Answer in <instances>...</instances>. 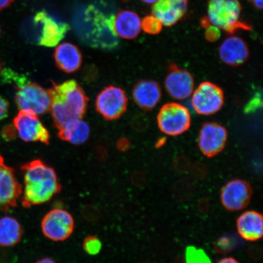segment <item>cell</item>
Returning <instances> with one entry per match:
<instances>
[{"label": "cell", "instance_id": "1", "mask_svg": "<svg viewBox=\"0 0 263 263\" xmlns=\"http://www.w3.org/2000/svg\"><path fill=\"white\" fill-rule=\"evenodd\" d=\"M24 189L22 205L25 208L47 203L61 192L62 185L55 170L42 160L36 159L21 167Z\"/></svg>", "mask_w": 263, "mask_h": 263}, {"label": "cell", "instance_id": "2", "mask_svg": "<svg viewBox=\"0 0 263 263\" xmlns=\"http://www.w3.org/2000/svg\"><path fill=\"white\" fill-rule=\"evenodd\" d=\"M48 91L51 98V114L58 129L68 121L82 119L86 113L88 98L77 81L53 83Z\"/></svg>", "mask_w": 263, "mask_h": 263}, {"label": "cell", "instance_id": "3", "mask_svg": "<svg viewBox=\"0 0 263 263\" xmlns=\"http://www.w3.org/2000/svg\"><path fill=\"white\" fill-rule=\"evenodd\" d=\"M85 20L89 25L81 34V38L91 47L106 50L116 48L119 37L114 30L115 15H107L90 6L85 11Z\"/></svg>", "mask_w": 263, "mask_h": 263}, {"label": "cell", "instance_id": "4", "mask_svg": "<svg viewBox=\"0 0 263 263\" xmlns=\"http://www.w3.org/2000/svg\"><path fill=\"white\" fill-rule=\"evenodd\" d=\"M241 5L238 0H210L208 18L210 24L229 34L251 28L239 21Z\"/></svg>", "mask_w": 263, "mask_h": 263}, {"label": "cell", "instance_id": "5", "mask_svg": "<svg viewBox=\"0 0 263 263\" xmlns=\"http://www.w3.org/2000/svg\"><path fill=\"white\" fill-rule=\"evenodd\" d=\"M15 82L17 85L15 100L20 110L37 115L50 110L51 98L48 91L21 76Z\"/></svg>", "mask_w": 263, "mask_h": 263}, {"label": "cell", "instance_id": "6", "mask_svg": "<svg viewBox=\"0 0 263 263\" xmlns=\"http://www.w3.org/2000/svg\"><path fill=\"white\" fill-rule=\"evenodd\" d=\"M159 129L170 136H177L188 130L191 116L187 108L178 103L164 104L157 115Z\"/></svg>", "mask_w": 263, "mask_h": 263}, {"label": "cell", "instance_id": "7", "mask_svg": "<svg viewBox=\"0 0 263 263\" xmlns=\"http://www.w3.org/2000/svg\"><path fill=\"white\" fill-rule=\"evenodd\" d=\"M74 219L70 213L61 209L48 212L41 222V230L46 238L55 242L64 241L74 229Z\"/></svg>", "mask_w": 263, "mask_h": 263}, {"label": "cell", "instance_id": "8", "mask_svg": "<svg viewBox=\"0 0 263 263\" xmlns=\"http://www.w3.org/2000/svg\"><path fill=\"white\" fill-rule=\"evenodd\" d=\"M128 99L121 88L110 85L98 94L95 107L99 114L107 120L118 119L127 110Z\"/></svg>", "mask_w": 263, "mask_h": 263}, {"label": "cell", "instance_id": "9", "mask_svg": "<svg viewBox=\"0 0 263 263\" xmlns=\"http://www.w3.org/2000/svg\"><path fill=\"white\" fill-rule=\"evenodd\" d=\"M192 95L194 109L202 115H211L218 112L224 103L221 88L210 82H202L193 91Z\"/></svg>", "mask_w": 263, "mask_h": 263}, {"label": "cell", "instance_id": "10", "mask_svg": "<svg viewBox=\"0 0 263 263\" xmlns=\"http://www.w3.org/2000/svg\"><path fill=\"white\" fill-rule=\"evenodd\" d=\"M14 127L22 140L26 142H41L48 145L50 136L37 115L20 110L13 120Z\"/></svg>", "mask_w": 263, "mask_h": 263}, {"label": "cell", "instance_id": "11", "mask_svg": "<svg viewBox=\"0 0 263 263\" xmlns=\"http://www.w3.org/2000/svg\"><path fill=\"white\" fill-rule=\"evenodd\" d=\"M22 190L15 171L6 165L3 157L0 156V213L8 212L17 205Z\"/></svg>", "mask_w": 263, "mask_h": 263}, {"label": "cell", "instance_id": "12", "mask_svg": "<svg viewBox=\"0 0 263 263\" xmlns=\"http://www.w3.org/2000/svg\"><path fill=\"white\" fill-rule=\"evenodd\" d=\"M33 21L41 27L37 44L44 47H55L70 30V25L67 23L57 22L44 10L36 13Z\"/></svg>", "mask_w": 263, "mask_h": 263}, {"label": "cell", "instance_id": "13", "mask_svg": "<svg viewBox=\"0 0 263 263\" xmlns=\"http://www.w3.org/2000/svg\"><path fill=\"white\" fill-rule=\"evenodd\" d=\"M252 196V187L248 182L241 179H234L223 187L221 201L228 211H239L249 205Z\"/></svg>", "mask_w": 263, "mask_h": 263}, {"label": "cell", "instance_id": "14", "mask_svg": "<svg viewBox=\"0 0 263 263\" xmlns=\"http://www.w3.org/2000/svg\"><path fill=\"white\" fill-rule=\"evenodd\" d=\"M228 138V131L221 125L206 123L200 130L199 149L207 157L216 156L224 149Z\"/></svg>", "mask_w": 263, "mask_h": 263}, {"label": "cell", "instance_id": "15", "mask_svg": "<svg viewBox=\"0 0 263 263\" xmlns=\"http://www.w3.org/2000/svg\"><path fill=\"white\" fill-rule=\"evenodd\" d=\"M164 86L171 97L176 100H183L192 96L195 82L190 72L173 65L166 78Z\"/></svg>", "mask_w": 263, "mask_h": 263}, {"label": "cell", "instance_id": "16", "mask_svg": "<svg viewBox=\"0 0 263 263\" xmlns=\"http://www.w3.org/2000/svg\"><path fill=\"white\" fill-rule=\"evenodd\" d=\"M188 2L189 0H159L153 6V15L163 26H173L185 15Z\"/></svg>", "mask_w": 263, "mask_h": 263}, {"label": "cell", "instance_id": "17", "mask_svg": "<svg viewBox=\"0 0 263 263\" xmlns=\"http://www.w3.org/2000/svg\"><path fill=\"white\" fill-rule=\"evenodd\" d=\"M54 58L59 70L68 74L75 73L81 68L82 63L80 49L69 42L62 43L55 48Z\"/></svg>", "mask_w": 263, "mask_h": 263}, {"label": "cell", "instance_id": "18", "mask_svg": "<svg viewBox=\"0 0 263 263\" xmlns=\"http://www.w3.org/2000/svg\"><path fill=\"white\" fill-rule=\"evenodd\" d=\"M249 50L241 38L232 36L227 38L219 48V57L226 64L239 66L248 60Z\"/></svg>", "mask_w": 263, "mask_h": 263}, {"label": "cell", "instance_id": "19", "mask_svg": "<svg viewBox=\"0 0 263 263\" xmlns=\"http://www.w3.org/2000/svg\"><path fill=\"white\" fill-rule=\"evenodd\" d=\"M135 103L144 110L155 107L162 97V90L157 82L142 80L135 85L133 90Z\"/></svg>", "mask_w": 263, "mask_h": 263}, {"label": "cell", "instance_id": "20", "mask_svg": "<svg viewBox=\"0 0 263 263\" xmlns=\"http://www.w3.org/2000/svg\"><path fill=\"white\" fill-rule=\"evenodd\" d=\"M240 236L248 241H256L262 237L263 219L261 213L247 211L240 216L236 222Z\"/></svg>", "mask_w": 263, "mask_h": 263}, {"label": "cell", "instance_id": "21", "mask_svg": "<svg viewBox=\"0 0 263 263\" xmlns=\"http://www.w3.org/2000/svg\"><path fill=\"white\" fill-rule=\"evenodd\" d=\"M114 26L118 37L131 40L140 34L141 21L137 13L129 10H122L115 16Z\"/></svg>", "mask_w": 263, "mask_h": 263}, {"label": "cell", "instance_id": "22", "mask_svg": "<svg viewBox=\"0 0 263 263\" xmlns=\"http://www.w3.org/2000/svg\"><path fill=\"white\" fill-rule=\"evenodd\" d=\"M58 130L61 139L75 145L84 143L89 138L90 132L89 126L82 119L68 121Z\"/></svg>", "mask_w": 263, "mask_h": 263}, {"label": "cell", "instance_id": "23", "mask_svg": "<svg viewBox=\"0 0 263 263\" xmlns=\"http://www.w3.org/2000/svg\"><path fill=\"white\" fill-rule=\"evenodd\" d=\"M24 230L17 220L11 216L0 218V246L12 247L21 241Z\"/></svg>", "mask_w": 263, "mask_h": 263}, {"label": "cell", "instance_id": "24", "mask_svg": "<svg viewBox=\"0 0 263 263\" xmlns=\"http://www.w3.org/2000/svg\"><path fill=\"white\" fill-rule=\"evenodd\" d=\"M185 263H212V261L203 249L189 246L185 251Z\"/></svg>", "mask_w": 263, "mask_h": 263}, {"label": "cell", "instance_id": "25", "mask_svg": "<svg viewBox=\"0 0 263 263\" xmlns=\"http://www.w3.org/2000/svg\"><path fill=\"white\" fill-rule=\"evenodd\" d=\"M162 24L153 15L144 17L141 21V29L147 34L156 35L162 31Z\"/></svg>", "mask_w": 263, "mask_h": 263}, {"label": "cell", "instance_id": "26", "mask_svg": "<svg viewBox=\"0 0 263 263\" xmlns=\"http://www.w3.org/2000/svg\"><path fill=\"white\" fill-rule=\"evenodd\" d=\"M83 249L88 255L91 256L97 255L100 254L101 251L102 242L96 236H88L85 238L83 241Z\"/></svg>", "mask_w": 263, "mask_h": 263}, {"label": "cell", "instance_id": "27", "mask_svg": "<svg viewBox=\"0 0 263 263\" xmlns=\"http://www.w3.org/2000/svg\"><path fill=\"white\" fill-rule=\"evenodd\" d=\"M220 37V29L215 26H210L206 28L205 37L210 42H215Z\"/></svg>", "mask_w": 263, "mask_h": 263}, {"label": "cell", "instance_id": "28", "mask_svg": "<svg viewBox=\"0 0 263 263\" xmlns=\"http://www.w3.org/2000/svg\"><path fill=\"white\" fill-rule=\"evenodd\" d=\"M9 104L5 98L0 96V121L8 116Z\"/></svg>", "mask_w": 263, "mask_h": 263}, {"label": "cell", "instance_id": "29", "mask_svg": "<svg viewBox=\"0 0 263 263\" xmlns=\"http://www.w3.org/2000/svg\"><path fill=\"white\" fill-rule=\"evenodd\" d=\"M83 214L85 218H87V220H91V221L98 219V216L100 215L98 210L95 209L93 206H86V208L84 210Z\"/></svg>", "mask_w": 263, "mask_h": 263}, {"label": "cell", "instance_id": "30", "mask_svg": "<svg viewBox=\"0 0 263 263\" xmlns=\"http://www.w3.org/2000/svg\"><path fill=\"white\" fill-rule=\"evenodd\" d=\"M259 104L261 105V97H259L258 95H256L247 105L246 112H251V111L256 109L259 107Z\"/></svg>", "mask_w": 263, "mask_h": 263}, {"label": "cell", "instance_id": "31", "mask_svg": "<svg viewBox=\"0 0 263 263\" xmlns=\"http://www.w3.org/2000/svg\"><path fill=\"white\" fill-rule=\"evenodd\" d=\"M130 147V142L126 138H121L118 140L117 143V147L118 151L121 152H124L129 149Z\"/></svg>", "mask_w": 263, "mask_h": 263}, {"label": "cell", "instance_id": "32", "mask_svg": "<svg viewBox=\"0 0 263 263\" xmlns=\"http://www.w3.org/2000/svg\"><path fill=\"white\" fill-rule=\"evenodd\" d=\"M15 130V127L12 126L6 127L5 130L3 131V133H4V136H4L6 140H11L14 139L16 136Z\"/></svg>", "mask_w": 263, "mask_h": 263}, {"label": "cell", "instance_id": "33", "mask_svg": "<svg viewBox=\"0 0 263 263\" xmlns=\"http://www.w3.org/2000/svg\"><path fill=\"white\" fill-rule=\"evenodd\" d=\"M97 156L98 159L104 160L107 159V152L106 149L103 147H98L97 150Z\"/></svg>", "mask_w": 263, "mask_h": 263}, {"label": "cell", "instance_id": "34", "mask_svg": "<svg viewBox=\"0 0 263 263\" xmlns=\"http://www.w3.org/2000/svg\"><path fill=\"white\" fill-rule=\"evenodd\" d=\"M14 2V0H0V11L8 8Z\"/></svg>", "mask_w": 263, "mask_h": 263}, {"label": "cell", "instance_id": "35", "mask_svg": "<svg viewBox=\"0 0 263 263\" xmlns=\"http://www.w3.org/2000/svg\"><path fill=\"white\" fill-rule=\"evenodd\" d=\"M256 9L261 10L262 9V0H249Z\"/></svg>", "mask_w": 263, "mask_h": 263}, {"label": "cell", "instance_id": "36", "mask_svg": "<svg viewBox=\"0 0 263 263\" xmlns=\"http://www.w3.org/2000/svg\"><path fill=\"white\" fill-rule=\"evenodd\" d=\"M218 263H239L235 258L231 257L221 259Z\"/></svg>", "mask_w": 263, "mask_h": 263}, {"label": "cell", "instance_id": "37", "mask_svg": "<svg viewBox=\"0 0 263 263\" xmlns=\"http://www.w3.org/2000/svg\"><path fill=\"white\" fill-rule=\"evenodd\" d=\"M34 263H57L53 259L50 258H44L41 259H39L37 261Z\"/></svg>", "mask_w": 263, "mask_h": 263}, {"label": "cell", "instance_id": "38", "mask_svg": "<svg viewBox=\"0 0 263 263\" xmlns=\"http://www.w3.org/2000/svg\"><path fill=\"white\" fill-rule=\"evenodd\" d=\"M144 3H146L148 5H154L155 4L156 2L159 1V0H141Z\"/></svg>", "mask_w": 263, "mask_h": 263}, {"label": "cell", "instance_id": "39", "mask_svg": "<svg viewBox=\"0 0 263 263\" xmlns=\"http://www.w3.org/2000/svg\"><path fill=\"white\" fill-rule=\"evenodd\" d=\"M0 35H1V27H0Z\"/></svg>", "mask_w": 263, "mask_h": 263}]
</instances>
